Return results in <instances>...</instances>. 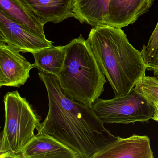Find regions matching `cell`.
I'll list each match as a JSON object with an SVG mask.
<instances>
[{"label": "cell", "instance_id": "cell-16", "mask_svg": "<svg viewBox=\"0 0 158 158\" xmlns=\"http://www.w3.org/2000/svg\"><path fill=\"white\" fill-rule=\"evenodd\" d=\"M158 51V23L147 45H143L141 54L146 64L150 63L154 59Z\"/></svg>", "mask_w": 158, "mask_h": 158}, {"label": "cell", "instance_id": "cell-13", "mask_svg": "<svg viewBox=\"0 0 158 158\" xmlns=\"http://www.w3.org/2000/svg\"><path fill=\"white\" fill-rule=\"evenodd\" d=\"M0 10L19 24L46 38L43 23L22 0H0Z\"/></svg>", "mask_w": 158, "mask_h": 158}, {"label": "cell", "instance_id": "cell-7", "mask_svg": "<svg viewBox=\"0 0 158 158\" xmlns=\"http://www.w3.org/2000/svg\"><path fill=\"white\" fill-rule=\"evenodd\" d=\"M35 67L20 52L0 42V87L19 88L26 83Z\"/></svg>", "mask_w": 158, "mask_h": 158}, {"label": "cell", "instance_id": "cell-17", "mask_svg": "<svg viewBox=\"0 0 158 158\" xmlns=\"http://www.w3.org/2000/svg\"><path fill=\"white\" fill-rule=\"evenodd\" d=\"M147 70L152 71L154 75L157 76L158 74V51L156 56L152 61L147 64Z\"/></svg>", "mask_w": 158, "mask_h": 158}, {"label": "cell", "instance_id": "cell-6", "mask_svg": "<svg viewBox=\"0 0 158 158\" xmlns=\"http://www.w3.org/2000/svg\"><path fill=\"white\" fill-rule=\"evenodd\" d=\"M0 42L23 53H33L53 46V42L19 24L0 10Z\"/></svg>", "mask_w": 158, "mask_h": 158}, {"label": "cell", "instance_id": "cell-19", "mask_svg": "<svg viewBox=\"0 0 158 158\" xmlns=\"http://www.w3.org/2000/svg\"><path fill=\"white\" fill-rule=\"evenodd\" d=\"M156 76H157V77H158V74H157V75Z\"/></svg>", "mask_w": 158, "mask_h": 158}, {"label": "cell", "instance_id": "cell-9", "mask_svg": "<svg viewBox=\"0 0 158 158\" xmlns=\"http://www.w3.org/2000/svg\"><path fill=\"white\" fill-rule=\"evenodd\" d=\"M154 0H110L107 26L121 28L133 24L147 12Z\"/></svg>", "mask_w": 158, "mask_h": 158}, {"label": "cell", "instance_id": "cell-4", "mask_svg": "<svg viewBox=\"0 0 158 158\" xmlns=\"http://www.w3.org/2000/svg\"><path fill=\"white\" fill-rule=\"evenodd\" d=\"M5 122L0 142L1 158H21V153L35 136L40 117L17 90L4 97Z\"/></svg>", "mask_w": 158, "mask_h": 158}, {"label": "cell", "instance_id": "cell-3", "mask_svg": "<svg viewBox=\"0 0 158 158\" xmlns=\"http://www.w3.org/2000/svg\"><path fill=\"white\" fill-rule=\"evenodd\" d=\"M65 46L64 63L57 77L60 86L69 98L91 106L104 91L106 77L82 35Z\"/></svg>", "mask_w": 158, "mask_h": 158}, {"label": "cell", "instance_id": "cell-11", "mask_svg": "<svg viewBox=\"0 0 158 158\" xmlns=\"http://www.w3.org/2000/svg\"><path fill=\"white\" fill-rule=\"evenodd\" d=\"M23 2L42 22L59 23L71 17L74 0H22Z\"/></svg>", "mask_w": 158, "mask_h": 158}, {"label": "cell", "instance_id": "cell-8", "mask_svg": "<svg viewBox=\"0 0 158 158\" xmlns=\"http://www.w3.org/2000/svg\"><path fill=\"white\" fill-rule=\"evenodd\" d=\"M99 158H153L154 155L149 138L133 134L126 138L117 136L93 157Z\"/></svg>", "mask_w": 158, "mask_h": 158}, {"label": "cell", "instance_id": "cell-2", "mask_svg": "<svg viewBox=\"0 0 158 158\" xmlns=\"http://www.w3.org/2000/svg\"><path fill=\"white\" fill-rule=\"evenodd\" d=\"M86 40L115 97L129 93L146 75L147 64L141 52L129 43L121 28L94 27Z\"/></svg>", "mask_w": 158, "mask_h": 158}, {"label": "cell", "instance_id": "cell-18", "mask_svg": "<svg viewBox=\"0 0 158 158\" xmlns=\"http://www.w3.org/2000/svg\"><path fill=\"white\" fill-rule=\"evenodd\" d=\"M154 111L153 113L152 119L156 122H158V102H153Z\"/></svg>", "mask_w": 158, "mask_h": 158}, {"label": "cell", "instance_id": "cell-1", "mask_svg": "<svg viewBox=\"0 0 158 158\" xmlns=\"http://www.w3.org/2000/svg\"><path fill=\"white\" fill-rule=\"evenodd\" d=\"M38 74L47 89L49 111L36 128L38 134L52 136L80 158H93L117 139L104 127L92 105L75 101L64 94L57 77L42 71Z\"/></svg>", "mask_w": 158, "mask_h": 158}, {"label": "cell", "instance_id": "cell-12", "mask_svg": "<svg viewBox=\"0 0 158 158\" xmlns=\"http://www.w3.org/2000/svg\"><path fill=\"white\" fill-rule=\"evenodd\" d=\"M110 0H74V18L94 27L107 26Z\"/></svg>", "mask_w": 158, "mask_h": 158}, {"label": "cell", "instance_id": "cell-14", "mask_svg": "<svg viewBox=\"0 0 158 158\" xmlns=\"http://www.w3.org/2000/svg\"><path fill=\"white\" fill-rule=\"evenodd\" d=\"M66 46H52L32 53L35 60V67L58 77L65 59Z\"/></svg>", "mask_w": 158, "mask_h": 158}, {"label": "cell", "instance_id": "cell-15", "mask_svg": "<svg viewBox=\"0 0 158 158\" xmlns=\"http://www.w3.org/2000/svg\"><path fill=\"white\" fill-rule=\"evenodd\" d=\"M135 89L152 102H158V78L145 75L135 86Z\"/></svg>", "mask_w": 158, "mask_h": 158}, {"label": "cell", "instance_id": "cell-10", "mask_svg": "<svg viewBox=\"0 0 158 158\" xmlns=\"http://www.w3.org/2000/svg\"><path fill=\"white\" fill-rule=\"evenodd\" d=\"M22 158H80L73 150L52 136L37 134L21 153Z\"/></svg>", "mask_w": 158, "mask_h": 158}, {"label": "cell", "instance_id": "cell-5", "mask_svg": "<svg viewBox=\"0 0 158 158\" xmlns=\"http://www.w3.org/2000/svg\"><path fill=\"white\" fill-rule=\"evenodd\" d=\"M97 116L107 124H125L152 119L153 102L133 88L129 93L111 99H98L92 105Z\"/></svg>", "mask_w": 158, "mask_h": 158}]
</instances>
